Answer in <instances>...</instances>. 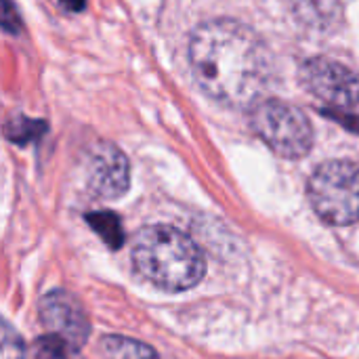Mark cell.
Listing matches in <instances>:
<instances>
[{
    "label": "cell",
    "instance_id": "cell-1",
    "mask_svg": "<svg viewBox=\"0 0 359 359\" xmlns=\"http://www.w3.org/2000/svg\"><path fill=\"white\" fill-rule=\"evenodd\" d=\"M191 72L202 90L229 107H255L273 80L265 40L236 19L202 23L189 40Z\"/></svg>",
    "mask_w": 359,
    "mask_h": 359
},
{
    "label": "cell",
    "instance_id": "cell-2",
    "mask_svg": "<svg viewBox=\"0 0 359 359\" xmlns=\"http://www.w3.org/2000/svg\"><path fill=\"white\" fill-rule=\"evenodd\" d=\"M133 265L147 282L172 292L194 288L206 271L196 242L168 225H151L137 233Z\"/></svg>",
    "mask_w": 359,
    "mask_h": 359
},
{
    "label": "cell",
    "instance_id": "cell-3",
    "mask_svg": "<svg viewBox=\"0 0 359 359\" xmlns=\"http://www.w3.org/2000/svg\"><path fill=\"white\" fill-rule=\"evenodd\" d=\"M313 210L328 225H353L359 221V166L332 160L316 168L309 179Z\"/></svg>",
    "mask_w": 359,
    "mask_h": 359
},
{
    "label": "cell",
    "instance_id": "cell-4",
    "mask_svg": "<svg viewBox=\"0 0 359 359\" xmlns=\"http://www.w3.org/2000/svg\"><path fill=\"white\" fill-rule=\"evenodd\" d=\"M252 130L282 158L297 160L313 145V126L294 105L280 99H263L250 111Z\"/></svg>",
    "mask_w": 359,
    "mask_h": 359
},
{
    "label": "cell",
    "instance_id": "cell-5",
    "mask_svg": "<svg viewBox=\"0 0 359 359\" xmlns=\"http://www.w3.org/2000/svg\"><path fill=\"white\" fill-rule=\"evenodd\" d=\"M303 86L318 99L337 105L353 107L359 103V72L328 57H313L301 67Z\"/></svg>",
    "mask_w": 359,
    "mask_h": 359
},
{
    "label": "cell",
    "instance_id": "cell-6",
    "mask_svg": "<svg viewBox=\"0 0 359 359\" xmlns=\"http://www.w3.org/2000/svg\"><path fill=\"white\" fill-rule=\"evenodd\" d=\"M40 320L50 330V334H57L76 347L86 343L90 334V324L80 307V303L67 294V292H48L40 301Z\"/></svg>",
    "mask_w": 359,
    "mask_h": 359
},
{
    "label": "cell",
    "instance_id": "cell-7",
    "mask_svg": "<svg viewBox=\"0 0 359 359\" xmlns=\"http://www.w3.org/2000/svg\"><path fill=\"white\" fill-rule=\"evenodd\" d=\"M130 183V170L126 156L111 143H99L90 154L88 187L103 200L120 198Z\"/></svg>",
    "mask_w": 359,
    "mask_h": 359
},
{
    "label": "cell",
    "instance_id": "cell-8",
    "mask_svg": "<svg viewBox=\"0 0 359 359\" xmlns=\"http://www.w3.org/2000/svg\"><path fill=\"white\" fill-rule=\"evenodd\" d=\"M101 353L105 359H160L151 347L126 337H105L101 341Z\"/></svg>",
    "mask_w": 359,
    "mask_h": 359
},
{
    "label": "cell",
    "instance_id": "cell-9",
    "mask_svg": "<svg viewBox=\"0 0 359 359\" xmlns=\"http://www.w3.org/2000/svg\"><path fill=\"white\" fill-rule=\"evenodd\" d=\"M34 359H84L78 347L57 334L40 337L34 343Z\"/></svg>",
    "mask_w": 359,
    "mask_h": 359
},
{
    "label": "cell",
    "instance_id": "cell-10",
    "mask_svg": "<svg viewBox=\"0 0 359 359\" xmlns=\"http://www.w3.org/2000/svg\"><path fill=\"white\" fill-rule=\"evenodd\" d=\"M88 221H90L93 229L99 231L109 246L116 248V246L122 244L124 233H122V227H120V221H118L116 215H111V212H95V215H88Z\"/></svg>",
    "mask_w": 359,
    "mask_h": 359
},
{
    "label": "cell",
    "instance_id": "cell-11",
    "mask_svg": "<svg viewBox=\"0 0 359 359\" xmlns=\"http://www.w3.org/2000/svg\"><path fill=\"white\" fill-rule=\"evenodd\" d=\"M2 359H25L23 341L8 324L2 326Z\"/></svg>",
    "mask_w": 359,
    "mask_h": 359
},
{
    "label": "cell",
    "instance_id": "cell-12",
    "mask_svg": "<svg viewBox=\"0 0 359 359\" xmlns=\"http://www.w3.org/2000/svg\"><path fill=\"white\" fill-rule=\"evenodd\" d=\"M59 4L67 13H80V11H84L86 0H59Z\"/></svg>",
    "mask_w": 359,
    "mask_h": 359
}]
</instances>
